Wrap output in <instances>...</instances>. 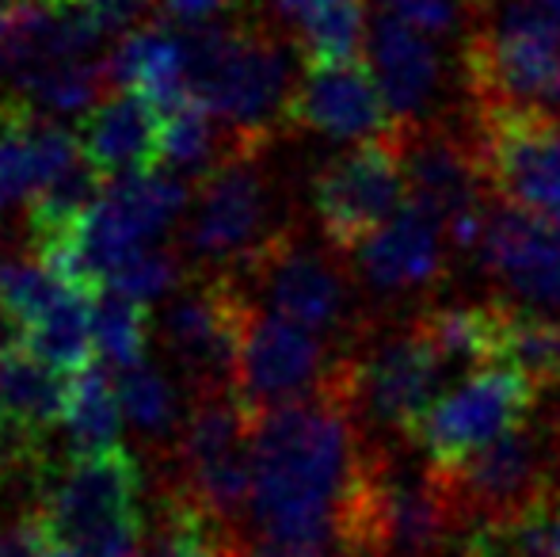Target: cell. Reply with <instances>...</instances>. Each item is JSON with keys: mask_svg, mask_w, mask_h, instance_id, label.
<instances>
[{"mask_svg": "<svg viewBox=\"0 0 560 557\" xmlns=\"http://www.w3.org/2000/svg\"><path fill=\"white\" fill-rule=\"evenodd\" d=\"M362 446L366 436L332 382L310 402L264 413L252 431V538L332 550Z\"/></svg>", "mask_w": 560, "mask_h": 557, "instance_id": "6da1fadb", "label": "cell"}, {"mask_svg": "<svg viewBox=\"0 0 560 557\" xmlns=\"http://www.w3.org/2000/svg\"><path fill=\"white\" fill-rule=\"evenodd\" d=\"M405 443L366 439L336 520L343 557H446L465 535L450 485Z\"/></svg>", "mask_w": 560, "mask_h": 557, "instance_id": "7a4b0ae2", "label": "cell"}, {"mask_svg": "<svg viewBox=\"0 0 560 557\" xmlns=\"http://www.w3.org/2000/svg\"><path fill=\"white\" fill-rule=\"evenodd\" d=\"M187 31V96L207 107L248 153H271L287 130L298 69L282 35L252 15Z\"/></svg>", "mask_w": 560, "mask_h": 557, "instance_id": "3957f363", "label": "cell"}, {"mask_svg": "<svg viewBox=\"0 0 560 557\" xmlns=\"http://www.w3.org/2000/svg\"><path fill=\"white\" fill-rule=\"evenodd\" d=\"M145 474L126 446L69 454L38 497V515L73 557H149Z\"/></svg>", "mask_w": 560, "mask_h": 557, "instance_id": "277c9868", "label": "cell"}, {"mask_svg": "<svg viewBox=\"0 0 560 557\" xmlns=\"http://www.w3.org/2000/svg\"><path fill=\"white\" fill-rule=\"evenodd\" d=\"M450 371L454 367L435 344L405 317L393 328L377 325L351 356H343L339 394L366 439L412 446L423 417L446 394Z\"/></svg>", "mask_w": 560, "mask_h": 557, "instance_id": "5b68a950", "label": "cell"}, {"mask_svg": "<svg viewBox=\"0 0 560 557\" xmlns=\"http://www.w3.org/2000/svg\"><path fill=\"white\" fill-rule=\"evenodd\" d=\"M244 290L267 302V313L317 333L343 356H351L377 328V313L362 302V287L347 256L332 248L310 245L302 233L275 241L252 268L233 276Z\"/></svg>", "mask_w": 560, "mask_h": 557, "instance_id": "8992f818", "label": "cell"}, {"mask_svg": "<svg viewBox=\"0 0 560 557\" xmlns=\"http://www.w3.org/2000/svg\"><path fill=\"white\" fill-rule=\"evenodd\" d=\"M287 233H294V222L267 169V153L229 156L199 184L179 233V253L195 271L241 276Z\"/></svg>", "mask_w": 560, "mask_h": 557, "instance_id": "52a82bcc", "label": "cell"}, {"mask_svg": "<svg viewBox=\"0 0 560 557\" xmlns=\"http://www.w3.org/2000/svg\"><path fill=\"white\" fill-rule=\"evenodd\" d=\"M256 317L248 290L225 271H195L161 313V344L191 397L236 394L241 351Z\"/></svg>", "mask_w": 560, "mask_h": 557, "instance_id": "ba28073f", "label": "cell"}, {"mask_svg": "<svg viewBox=\"0 0 560 557\" xmlns=\"http://www.w3.org/2000/svg\"><path fill=\"white\" fill-rule=\"evenodd\" d=\"M256 413L236 394L191 397L176 436L179 489H187L222 527L244 535L252 512V431Z\"/></svg>", "mask_w": 560, "mask_h": 557, "instance_id": "9c48e42d", "label": "cell"}, {"mask_svg": "<svg viewBox=\"0 0 560 557\" xmlns=\"http://www.w3.org/2000/svg\"><path fill=\"white\" fill-rule=\"evenodd\" d=\"M408 202L405 149L400 138L359 141L336 153L310 179V207L325 245L354 256L385 230Z\"/></svg>", "mask_w": 560, "mask_h": 557, "instance_id": "30bf717a", "label": "cell"}, {"mask_svg": "<svg viewBox=\"0 0 560 557\" xmlns=\"http://www.w3.org/2000/svg\"><path fill=\"white\" fill-rule=\"evenodd\" d=\"M465 123L495 202L560 230V115L549 107H472Z\"/></svg>", "mask_w": 560, "mask_h": 557, "instance_id": "8fae6325", "label": "cell"}, {"mask_svg": "<svg viewBox=\"0 0 560 557\" xmlns=\"http://www.w3.org/2000/svg\"><path fill=\"white\" fill-rule=\"evenodd\" d=\"M400 149H405L408 199L428 207L446 225L454 253L477 256L495 195L488 187L472 127L469 123L454 127L443 119L431 127L405 130Z\"/></svg>", "mask_w": 560, "mask_h": 557, "instance_id": "7c38bea8", "label": "cell"}, {"mask_svg": "<svg viewBox=\"0 0 560 557\" xmlns=\"http://www.w3.org/2000/svg\"><path fill=\"white\" fill-rule=\"evenodd\" d=\"M541 390L511 367H480L450 386L423 417L412 451L431 469H457L538 413Z\"/></svg>", "mask_w": 560, "mask_h": 557, "instance_id": "4fadbf2b", "label": "cell"}, {"mask_svg": "<svg viewBox=\"0 0 560 557\" xmlns=\"http://www.w3.org/2000/svg\"><path fill=\"white\" fill-rule=\"evenodd\" d=\"M443 481L462 508L465 527L511 515L553 492L560 485V405L549 413H534L465 466L446 469Z\"/></svg>", "mask_w": 560, "mask_h": 557, "instance_id": "5bb4252c", "label": "cell"}, {"mask_svg": "<svg viewBox=\"0 0 560 557\" xmlns=\"http://www.w3.org/2000/svg\"><path fill=\"white\" fill-rule=\"evenodd\" d=\"M339 359H343V351L320 340L317 333H310V328L294 325L287 317L256 310L241 351L236 397L256 417L282 409V405L310 402V397L328 390Z\"/></svg>", "mask_w": 560, "mask_h": 557, "instance_id": "9a60e30c", "label": "cell"}, {"mask_svg": "<svg viewBox=\"0 0 560 557\" xmlns=\"http://www.w3.org/2000/svg\"><path fill=\"white\" fill-rule=\"evenodd\" d=\"M287 130H313L336 141H382L405 138V127L382 96L370 61L343 66H305L298 73L287 107Z\"/></svg>", "mask_w": 560, "mask_h": 557, "instance_id": "2e32d148", "label": "cell"}, {"mask_svg": "<svg viewBox=\"0 0 560 557\" xmlns=\"http://www.w3.org/2000/svg\"><path fill=\"white\" fill-rule=\"evenodd\" d=\"M450 256L454 245L446 225L408 199L405 210L354 253V279L377 302H405L435 290L450 276Z\"/></svg>", "mask_w": 560, "mask_h": 557, "instance_id": "e0dca14e", "label": "cell"}, {"mask_svg": "<svg viewBox=\"0 0 560 557\" xmlns=\"http://www.w3.org/2000/svg\"><path fill=\"white\" fill-rule=\"evenodd\" d=\"M366 61L374 69L377 89L389 100L393 115L405 130L450 119L443 107L450 92V61L443 43L377 12L370 23Z\"/></svg>", "mask_w": 560, "mask_h": 557, "instance_id": "ac0fdd59", "label": "cell"}, {"mask_svg": "<svg viewBox=\"0 0 560 557\" xmlns=\"http://www.w3.org/2000/svg\"><path fill=\"white\" fill-rule=\"evenodd\" d=\"M472 260L515 305L560 313V230L553 225L495 202Z\"/></svg>", "mask_w": 560, "mask_h": 557, "instance_id": "d6986e66", "label": "cell"}, {"mask_svg": "<svg viewBox=\"0 0 560 557\" xmlns=\"http://www.w3.org/2000/svg\"><path fill=\"white\" fill-rule=\"evenodd\" d=\"M81 156L77 135L46 123L23 96L0 100V210L35 199Z\"/></svg>", "mask_w": 560, "mask_h": 557, "instance_id": "ffe728a7", "label": "cell"}, {"mask_svg": "<svg viewBox=\"0 0 560 557\" xmlns=\"http://www.w3.org/2000/svg\"><path fill=\"white\" fill-rule=\"evenodd\" d=\"M161 127L164 115L145 96L118 89L84 115L77 141L81 153L115 179L126 172H153L161 164Z\"/></svg>", "mask_w": 560, "mask_h": 557, "instance_id": "44dd1931", "label": "cell"}, {"mask_svg": "<svg viewBox=\"0 0 560 557\" xmlns=\"http://www.w3.org/2000/svg\"><path fill=\"white\" fill-rule=\"evenodd\" d=\"M118 89L145 96L161 115L191 104L187 96V31L168 23H149L122 38L112 58Z\"/></svg>", "mask_w": 560, "mask_h": 557, "instance_id": "7402d4cb", "label": "cell"}, {"mask_svg": "<svg viewBox=\"0 0 560 557\" xmlns=\"http://www.w3.org/2000/svg\"><path fill=\"white\" fill-rule=\"evenodd\" d=\"M495 363L560 394V313L495 302ZM560 405V402H557Z\"/></svg>", "mask_w": 560, "mask_h": 557, "instance_id": "603a6c76", "label": "cell"}, {"mask_svg": "<svg viewBox=\"0 0 560 557\" xmlns=\"http://www.w3.org/2000/svg\"><path fill=\"white\" fill-rule=\"evenodd\" d=\"M457 557H560V492H546L511 515L469 523Z\"/></svg>", "mask_w": 560, "mask_h": 557, "instance_id": "cb8c5ba5", "label": "cell"}, {"mask_svg": "<svg viewBox=\"0 0 560 557\" xmlns=\"http://www.w3.org/2000/svg\"><path fill=\"white\" fill-rule=\"evenodd\" d=\"M370 4L366 0H305L294 23V50L305 66H343L362 61L370 43Z\"/></svg>", "mask_w": 560, "mask_h": 557, "instance_id": "d4e9b609", "label": "cell"}, {"mask_svg": "<svg viewBox=\"0 0 560 557\" xmlns=\"http://www.w3.org/2000/svg\"><path fill=\"white\" fill-rule=\"evenodd\" d=\"M236 546L241 535L222 527L191 492L164 485L149 557H236Z\"/></svg>", "mask_w": 560, "mask_h": 557, "instance_id": "484cf974", "label": "cell"}, {"mask_svg": "<svg viewBox=\"0 0 560 557\" xmlns=\"http://www.w3.org/2000/svg\"><path fill=\"white\" fill-rule=\"evenodd\" d=\"M408 321L435 344L450 367H465V374L495 363V302L423 305Z\"/></svg>", "mask_w": 560, "mask_h": 557, "instance_id": "4316f807", "label": "cell"}, {"mask_svg": "<svg viewBox=\"0 0 560 557\" xmlns=\"http://www.w3.org/2000/svg\"><path fill=\"white\" fill-rule=\"evenodd\" d=\"M23 348L58 374H81L96 363V298L69 290L43 321H35Z\"/></svg>", "mask_w": 560, "mask_h": 557, "instance_id": "83f0119b", "label": "cell"}, {"mask_svg": "<svg viewBox=\"0 0 560 557\" xmlns=\"http://www.w3.org/2000/svg\"><path fill=\"white\" fill-rule=\"evenodd\" d=\"M115 69L112 61H54V66L27 69L20 77V92L38 115L54 112H84L100 107L115 92Z\"/></svg>", "mask_w": 560, "mask_h": 557, "instance_id": "f1b7e54d", "label": "cell"}, {"mask_svg": "<svg viewBox=\"0 0 560 557\" xmlns=\"http://www.w3.org/2000/svg\"><path fill=\"white\" fill-rule=\"evenodd\" d=\"M122 402H118V382L100 363L84 367L81 374H69V454H96L118 446L122 428Z\"/></svg>", "mask_w": 560, "mask_h": 557, "instance_id": "f546056e", "label": "cell"}, {"mask_svg": "<svg viewBox=\"0 0 560 557\" xmlns=\"http://www.w3.org/2000/svg\"><path fill=\"white\" fill-rule=\"evenodd\" d=\"M118 402H122V417L149 439H168L172 431L179 436L184 420L176 409V390L172 382L156 371L153 363H138L130 371L118 374Z\"/></svg>", "mask_w": 560, "mask_h": 557, "instance_id": "4dcf8cb0", "label": "cell"}, {"mask_svg": "<svg viewBox=\"0 0 560 557\" xmlns=\"http://www.w3.org/2000/svg\"><path fill=\"white\" fill-rule=\"evenodd\" d=\"M66 294L69 287L38 256H31V260H0V310L23 328V340H27L31 325L43 321Z\"/></svg>", "mask_w": 560, "mask_h": 557, "instance_id": "1f68e13d", "label": "cell"}, {"mask_svg": "<svg viewBox=\"0 0 560 557\" xmlns=\"http://www.w3.org/2000/svg\"><path fill=\"white\" fill-rule=\"evenodd\" d=\"M149 348V310L133 298L107 294L96 302V351L118 371L145 363Z\"/></svg>", "mask_w": 560, "mask_h": 557, "instance_id": "d6a6232c", "label": "cell"}, {"mask_svg": "<svg viewBox=\"0 0 560 557\" xmlns=\"http://www.w3.org/2000/svg\"><path fill=\"white\" fill-rule=\"evenodd\" d=\"M184 268H179V256L168 253V248H141L138 256L122 264L115 271V279L107 282L112 294L133 298V302L149 305L156 298H164L172 287H184Z\"/></svg>", "mask_w": 560, "mask_h": 557, "instance_id": "836d02e7", "label": "cell"}, {"mask_svg": "<svg viewBox=\"0 0 560 557\" xmlns=\"http://www.w3.org/2000/svg\"><path fill=\"white\" fill-rule=\"evenodd\" d=\"M54 546V535L38 508L15 515L8 527H0V557H46Z\"/></svg>", "mask_w": 560, "mask_h": 557, "instance_id": "e575fe53", "label": "cell"}, {"mask_svg": "<svg viewBox=\"0 0 560 557\" xmlns=\"http://www.w3.org/2000/svg\"><path fill=\"white\" fill-rule=\"evenodd\" d=\"M89 8L96 12L100 27H104L107 35H118V31H130L138 20H145L153 0H89Z\"/></svg>", "mask_w": 560, "mask_h": 557, "instance_id": "d590c367", "label": "cell"}, {"mask_svg": "<svg viewBox=\"0 0 560 557\" xmlns=\"http://www.w3.org/2000/svg\"><path fill=\"white\" fill-rule=\"evenodd\" d=\"M236 557H328V550H320V546H282V543H267V538L241 535Z\"/></svg>", "mask_w": 560, "mask_h": 557, "instance_id": "8d00e7d4", "label": "cell"}, {"mask_svg": "<svg viewBox=\"0 0 560 557\" xmlns=\"http://www.w3.org/2000/svg\"><path fill=\"white\" fill-rule=\"evenodd\" d=\"M168 15L184 27H202L210 15H218L222 8H229V0H164Z\"/></svg>", "mask_w": 560, "mask_h": 557, "instance_id": "74e56055", "label": "cell"}, {"mask_svg": "<svg viewBox=\"0 0 560 557\" xmlns=\"http://www.w3.org/2000/svg\"><path fill=\"white\" fill-rule=\"evenodd\" d=\"M8 50H12V12H0V66L8 61Z\"/></svg>", "mask_w": 560, "mask_h": 557, "instance_id": "f35d334b", "label": "cell"}, {"mask_svg": "<svg viewBox=\"0 0 560 557\" xmlns=\"http://www.w3.org/2000/svg\"><path fill=\"white\" fill-rule=\"evenodd\" d=\"M534 4H538V8H546V12L553 15V20L560 23V0H534Z\"/></svg>", "mask_w": 560, "mask_h": 557, "instance_id": "ab89813d", "label": "cell"}, {"mask_svg": "<svg viewBox=\"0 0 560 557\" xmlns=\"http://www.w3.org/2000/svg\"><path fill=\"white\" fill-rule=\"evenodd\" d=\"M557 492H560V485H557Z\"/></svg>", "mask_w": 560, "mask_h": 557, "instance_id": "60d3db41", "label": "cell"}, {"mask_svg": "<svg viewBox=\"0 0 560 557\" xmlns=\"http://www.w3.org/2000/svg\"><path fill=\"white\" fill-rule=\"evenodd\" d=\"M336 557H343V554H336Z\"/></svg>", "mask_w": 560, "mask_h": 557, "instance_id": "b9f144b4", "label": "cell"}]
</instances>
